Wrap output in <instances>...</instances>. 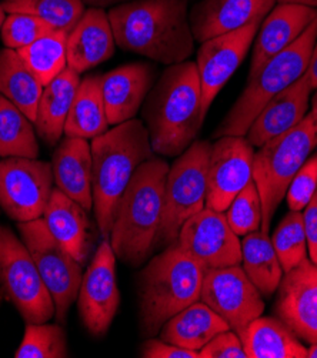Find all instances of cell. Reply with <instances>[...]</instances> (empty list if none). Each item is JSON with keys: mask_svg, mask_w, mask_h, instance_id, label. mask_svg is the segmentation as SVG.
<instances>
[{"mask_svg": "<svg viewBox=\"0 0 317 358\" xmlns=\"http://www.w3.org/2000/svg\"><path fill=\"white\" fill-rule=\"evenodd\" d=\"M199 352L200 358H248L237 333L233 330L219 333Z\"/></svg>", "mask_w": 317, "mask_h": 358, "instance_id": "39", "label": "cell"}, {"mask_svg": "<svg viewBox=\"0 0 317 358\" xmlns=\"http://www.w3.org/2000/svg\"><path fill=\"white\" fill-rule=\"evenodd\" d=\"M116 46L166 66L186 62L195 49L188 0H132L109 12Z\"/></svg>", "mask_w": 317, "mask_h": 358, "instance_id": "1", "label": "cell"}, {"mask_svg": "<svg viewBox=\"0 0 317 358\" xmlns=\"http://www.w3.org/2000/svg\"><path fill=\"white\" fill-rule=\"evenodd\" d=\"M303 223L307 237V250L313 263L317 264V190L303 208Z\"/></svg>", "mask_w": 317, "mask_h": 358, "instance_id": "41", "label": "cell"}, {"mask_svg": "<svg viewBox=\"0 0 317 358\" xmlns=\"http://www.w3.org/2000/svg\"><path fill=\"white\" fill-rule=\"evenodd\" d=\"M127 2H132V0H83L85 5H89L90 8H100V9L115 8Z\"/></svg>", "mask_w": 317, "mask_h": 358, "instance_id": "43", "label": "cell"}, {"mask_svg": "<svg viewBox=\"0 0 317 358\" xmlns=\"http://www.w3.org/2000/svg\"><path fill=\"white\" fill-rule=\"evenodd\" d=\"M311 92L310 83L306 75H303L288 89L269 100L246 133V138L251 141V145L260 148L269 140L297 126L309 113Z\"/></svg>", "mask_w": 317, "mask_h": 358, "instance_id": "20", "label": "cell"}, {"mask_svg": "<svg viewBox=\"0 0 317 358\" xmlns=\"http://www.w3.org/2000/svg\"><path fill=\"white\" fill-rule=\"evenodd\" d=\"M142 116L159 156H181L192 145L204 122L196 62L163 70L142 106Z\"/></svg>", "mask_w": 317, "mask_h": 358, "instance_id": "2", "label": "cell"}, {"mask_svg": "<svg viewBox=\"0 0 317 358\" xmlns=\"http://www.w3.org/2000/svg\"><path fill=\"white\" fill-rule=\"evenodd\" d=\"M204 268L176 240L139 273V326L155 337L174 314L200 300Z\"/></svg>", "mask_w": 317, "mask_h": 358, "instance_id": "5", "label": "cell"}, {"mask_svg": "<svg viewBox=\"0 0 317 358\" xmlns=\"http://www.w3.org/2000/svg\"><path fill=\"white\" fill-rule=\"evenodd\" d=\"M90 149L93 210L101 237L109 238L123 192L139 166L155 152L143 120L136 117L92 138Z\"/></svg>", "mask_w": 317, "mask_h": 358, "instance_id": "3", "label": "cell"}, {"mask_svg": "<svg viewBox=\"0 0 317 358\" xmlns=\"http://www.w3.org/2000/svg\"><path fill=\"white\" fill-rule=\"evenodd\" d=\"M157 69L152 63H129L100 78L106 113L111 126L136 117L156 83Z\"/></svg>", "mask_w": 317, "mask_h": 358, "instance_id": "18", "label": "cell"}, {"mask_svg": "<svg viewBox=\"0 0 317 358\" xmlns=\"http://www.w3.org/2000/svg\"><path fill=\"white\" fill-rule=\"evenodd\" d=\"M200 301L218 313L234 333L265 311L263 296L240 264L204 270Z\"/></svg>", "mask_w": 317, "mask_h": 358, "instance_id": "13", "label": "cell"}, {"mask_svg": "<svg viewBox=\"0 0 317 358\" xmlns=\"http://www.w3.org/2000/svg\"><path fill=\"white\" fill-rule=\"evenodd\" d=\"M210 149V141L195 140L169 169L155 252L178 240L183 224L206 207Z\"/></svg>", "mask_w": 317, "mask_h": 358, "instance_id": "8", "label": "cell"}, {"mask_svg": "<svg viewBox=\"0 0 317 358\" xmlns=\"http://www.w3.org/2000/svg\"><path fill=\"white\" fill-rule=\"evenodd\" d=\"M52 170L56 189L90 211L93 208V186L89 140L64 137L53 153Z\"/></svg>", "mask_w": 317, "mask_h": 358, "instance_id": "24", "label": "cell"}, {"mask_svg": "<svg viewBox=\"0 0 317 358\" xmlns=\"http://www.w3.org/2000/svg\"><path fill=\"white\" fill-rule=\"evenodd\" d=\"M0 289L26 323H48L55 317V303L27 247L5 226H0Z\"/></svg>", "mask_w": 317, "mask_h": 358, "instance_id": "10", "label": "cell"}, {"mask_svg": "<svg viewBox=\"0 0 317 358\" xmlns=\"http://www.w3.org/2000/svg\"><path fill=\"white\" fill-rule=\"evenodd\" d=\"M140 355L145 358H200L199 351L186 350L170 343L163 341L162 338L149 337L142 348H140Z\"/></svg>", "mask_w": 317, "mask_h": 358, "instance_id": "40", "label": "cell"}, {"mask_svg": "<svg viewBox=\"0 0 317 358\" xmlns=\"http://www.w3.org/2000/svg\"><path fill=\"white\" fill-rule=\"evenodd\" d=\"M277 3L299 5V6H306V8L317 9V0H277Z\"/></svg>", "mask_w": 317, "mask_h": 358, "instance_id": "44", "label": "cell"}, {"mask_svg": "<svg viewBox=\"0 0 317 358\" xmlns=\"http://www.w3.org/2000/svg\"><path fill=\"white\" fill-rule=\"evenodd\" d=\"M243 270L263 297H272L283 278V268L267 233L262 230L246 234L241 241Z\"/></svg>", "mask_w": 317, "mask_h": 358, "instance_id": "30", "label": "cell"}, {"mask_svg": "<svg viewBox=\"0 0 317 358\" xmlns=\"http://www.w3.org/2000/svg\"><path fill=\"white\" fill-rule=\"evenodd\" d=\"M230 330L226 321L203 301H196L163 324L160 338L173 345L200 351L219 333Z\"/></svg>", "mask_w": 317, "mask_h": 358, "instance_id": "27", "label": "cell"}, {"mask_svg": "<svg viewBox=\"0 0 317 358\" xmlns=\"http://www.w3.org/2000/svg\"><path fill=\"white\" fill-rule=\"evenodd\" d=\"M304 75L310 83L311 90H316L317 89V39H316V43H314V48H313V52L310 56V62H309V66H307V70Z\"/></svg>", "mask_w": 317, "mask_h": 358, "instance_id": "42", "label": "cell"}, {"mask_svg": "<svg viewBox=\"0 0 317 358\" xmlns=\"http://www.w3.org/2000/svg\"><path fill=\"white\" fill-rule=\"evenodd\" d=\"M6 13H27L48 22L55 30L69 33L86 8L83 0H3Z\"/></svg>", "mask_w": 317, "mask_h": 358, "instance_id": "33", "label": "cell"}, {"mask_svg": "<svg viewBox=\"0 0 317 358\" xmlns=\"http://www.w3.org/2000/svg\"><path fill=\"white\" fill-rule=\"evenodd\" d=\"M42 219L50 234L85 266L93 247L92 224L87 217V210L55 187Z\"/></svg>", "mask_w": 317, "mask_h": 358, "instance_id": "23", "label": "cell"}, {"mask_svg": "<svg viewBox=\"0 0 317 358\" xmlns=\"http://www.w3.org/2000/svg\"><path fill=\"white\" fill-rule=\"evenodd\" d=\"M317 17V9L277 3L263 19L256 34L249 78L272 57L289 48Z\"/></svg>", "mask_w": 317, "mask_h": 358, "instance_id": "21", "label": "cell"}, {"mask_svg": "<svg viewBox=\"0 0 317 358\" xmlns=\"http://www.w3.org/2000/svg\"><path fill=\"white\" fill-rule=\"evenodd\" d=\"M55 29L43 19L27 13H9L0 29L2 42L6 48L19 50L39 41Z\"/></svg>", "mask_w": 317, "mask_h": 358, "instance_id": "37", "label": "cell"}, {"mask_svg": "<svg viewBox=\"0 0 317 358\" xmlns=\"http://www.w3.org/2000/svg\"><path fill=\"white\" fill-rule=\"evenodd\" d=\"M270 240L285 273L303 263L307 259L309 250L302 211L286 214Z\"/></svg>", "mask_w": 317, "mask_h": 358, "instance_id": "34", "label": "cell"}, {"mask_svg": "<svg viewBox=\"0 0 317 358\" xmlns=\"http://www.w3.org/2000/svg\"><path fill=\"white\" fill-rule=\"evenodd\" d=\"M6 12H5V9H3V6L0 5V29H2V26H3V23H5V19H6V15H5Z\"/></svg>", "mask_w": 317, "mask_h": 358, "instance_id": "47", "label": "cell"}, {"mask_svg": "<svg viewBox=\"0 0 317 358\" xmlns=\"http://www.w3.org/2000/svg\"><path fill=\"white\" fill-rule=\"evenodd\" d=\"M17 229L52 296L56 321L63 324L79 296L83 266L50 234L43 219L19 223Z\"/></svg>", "mask_w": 317, "mask_h": 358, "instance_id": "9", "label": "cell"}, {"mask_svg": "<svg viewBox=\"0 0 317 358\" xmlns=\"http://www.w3.org/2000/svg\"><path fill=\"white\" fill-rule=\"evenodd\" d=\"M230 229L240 237L260 230L262 200L255 182L246 186L225 211Z\"/></svg>", "mask_w": 317, "mask_h": 358, "instance_id": "36", "label": "cell"}, {"mask_svg": "<svg viewBox=\"0 0 317 358\" xmlns=\"http://www.w3.org/2000/svg\"><path fill=\"white\" fill-rule=\"evenodd\" d=\"M248 358H307V348L279 317H258L237 333Z\"/></svg>", "mask_w": 317, "mask_h": 358, "instance_id": "26", "label": "cell"}, {"mask_svg": "<svg viewBox=\"0 0 317 358\" xmlns=\"http://www.w3.org/2000/svg\"><path fill=\"white\" fill-rule=\"evenodd\" d=\"M115 50L116 41L108 12L100 8L86 9L67 34V66L80 75L109 60Z\"/></svg>", "mask_w": 317, "mask_h": 358, "instance_id": "22", "label": "cell"}, {"mask_svg": "<svg viewBox=\"0 0 317 358\" xmlns=\"http://www.w3.org/2000/svg\"><path fill=\"white\" fill-rule=\"evenodd\" d=\"M169 169L155 156L140 164L118 203L109 240L116 259L127 266H142L155 252Z\"/></svg>", "mask_w": 317, "mask_h": 358, "instance_id": "4", "label": "cell"}, {"mask_svg": "<svg viewBox=\"0 0 317 358\" xmlns=\"http://www.w3.org/2000/svg\"><path fill=\"white\" fill-rule=\"evenodd\" d=\"M43 85L31 73L17 50H0V94L12 101L33 123Z\"/></svg>", "mask_w": 317, "mask_h": 358, "instance_id": "29", "label": "cell"}, {"mask_svg": "<svg viewBox=\"0 0 317 358\" xmlns=\"http://www.w3.org/2000/svg\"><path fill=\"white\" fill-rule=\"evenodd\" d=\"M310 110H309V115L311 116L313 119V124H314V130H316V134H317V89H316V93L311 99V103H310Z\"/></svg>", "mask_w": 317, "mask_h": 358, "instance_id": "45", "label": "cell"}, {"mask_svg": "<svg viewBox=\"0 0 317 358\" xmlns=\"http://www.w3.org/2000/svg\"><path fill=\"white\" fill-rule=\"evenodd\" d=\"M178 241L204 270L241 263V241L223 211L204 207L183 224Z\"/></svg>", "mask_w": 317, "mask_h": 358, "instance_id": "16", "label": "cell"}, {"mask_svg": "<svg viewBox=\"0 0 317 358\" xmlns=\"http://www.w3.org/2000/svg\"><path fill=\"white\" fill-rule=\"evenodd\" d=\"M255 150L246 136L219 137L210 149L206 207L226 211L233 199L253 182Z\"/></svg>", "mask_w": 317, "mask_h": 358, "instance_id": "14", "label": "cell"}, {"mask_svg": "<svg viewBox=\"0 0 317 358\" xmlns=\"http://www.w3.org/2000/svg\"><path fill=\"white\" fill-rule=\"evenodd\" d=\"M317 190V153L299 169L288 189L286 201L290 211H302Z\"/></svg>", "mask_w": 317, "mask_h": 358, "instance_id": "38", "label": "cell"}, {"mask_svg": "<svg viewBox=\"0 0 317 358\" xmlns=\"http://www.w3.org/2000/svg\"><path fill=\"white\" fill-rule=\"evenodd\" d=\"M80 80V75L67 66L43 87L34 119V129L46 145L56 146L62 138Z\"/></svg>", "mask_w": 317, "mask_h": 358, "instance_id": "25", "label": "cell"}, {"mask_svg": "<svg viewBox=\"0 0 317 358\" xmlns=\"http://www.w3.org/2000/svg\"><path fill=\"white\" fill-rule=\"evenodd\" d=\"M100 78L99 75H89L80 80L64 124L63 134L66 137L92 140L109 130Z\"/></svg>", "mask_w": 317, "mask_h": 358, "instance_id": "28", "label": "cell"}, {"mask_svg": "<svg viewBox=\"0 0 317 358\" xmlns=\"http://www.w3.org/2000/svg\"><path fill=\"white\" fill-rule=\"evenodd\" d=\"M277 0H200L190 13V27L196 42L203 43L253 22H262Z\"/></svg>", "mask_w": 317, "mask_h": 358, "instance_id": "19", "label": "cell"}, {"mask_svg": "<svg viewBox=\"0 0 317 358\" xmlns=\"http://www.w3.org/2000/svg\"><path fill=\"white\" fill-rule=\"evenodd\" d=\"M16 358H64L69 357L67 338L59 324L27 323Z\"/></svg>", "mask_w": 317, "mask_h": 358, "instance_id": "35", "label": "cell"}, {"mask_svg": "<svg viewBox=\"0 0 317 358\" xmlns=\"http://www.w3.org/2000/svg\"><path fill=\"white\" fill-rule=\"evenodd\" d=\"M34 123L0 94V157H39V143Z\"/></svg>", "mask_w": 317, "mask_h": 358, "instance_id": "31", "label": "cell"}, {"mask_svg": "<svg viewBox=\"0 0 317 358\" xmlns=\"http://www.w3.org/2000/svg\"><path fill=\"white\" fill-rule=\"evenodd\" d=\"M307 358H317V343L307 348Z\"/></svg>", "mask_w": 317, "mask_h": 358, "instance_id": "46", "label": "cell"}, {"mask_svg": "<svg viewBox=\"0 0 317 358\" xmlns=\"http://www.w3.org/2000/svg\"><path fill=\"white\" fill-rule=\"evenodd\" d=\"M317 148L313 119L307 116L292 130L280 134L255 153L253 182L262 200V231L269 234L279 204L283 201L293 177Z\"/></svg>", "mask_w": 317, "mask_h": 358, "instance_id": "7", "label": "cell"}, {"mask_svg": "<svg viewBox=\"0 0 317 358\" xmlns=\"http://www.w3.org/2000/svg\"><path fill=\"white\" fill-rule=\"evenodd\" d=\"M316 39L317 17L299 36L297 41L266 62L249 78L248 86L215 130L213 137L246 136L267 101L306 73Z\"/></svg>", "mask_w": 317, "mask_h": 358, "instance_id": "6", "label": "cell"}, {"mask_svg": "<svg viewBox=\"0 0 317 358\" xmlns=\"http://www.w3.org/2000/svg\"><path fill=\"white\" fill-rule=\"evenodd\" d=\"M53 185L49 162L26 157L0 160V207L17 223L43 217Z\"/></svg>", "mask_w": 317, "mask_h": 358, "instance_id": "11", "label": "cell"}, {"mask_svg": "<svg viewBox=\"0 0 317 358\" xmlns=\"http://www.w3.org/2000/svg\"><path fill=\"white\" fill-rule=\"evenodd\" d=\"M276 315L309 344L317 343V264L304 260L283 274L274 304Z\"/></svg>", "mask_w": 317, "mask_h": 358, "instance_id": "17", "label": "cell"}, {"mask_svg": "<svg viewBox=\"0 0 317 358\" xmlns=\"http://www.w3.org/2000/svg\"><path fill=\"white\" fill-rule=\"evenodd\" d=\"M79 314L86 330L96 337L109 331L120 304L116 280V256L109 238L97 245L83 274L79 290Z\"/></svg>", "mask_w": 317, "mask_h": 358, "instance_id": "12", "label": "cell"}, {"mask_svg": "<svg viewBox=\"0 0 317 358\" xmlns=\"http://www.w3.org/2000/svg\"><path fill=\"white\" fill-rule=\"evenodd\" d=\"M263 22V20H262ZM262 22L225 33L202 43L196 66L202 87V113L206 117L211 103L248 56Z\"/></svg>", "mask_w": 317, "mask_h": 358, "instance_id": "15", "label": "cell"}, {"mask_svg": "<svg viewBox=\"0 0 317 358\" xmlns=\"http://www.w3.org/2000/svg\"><path fill=\"white\" fill-rule=\"evenodd\" d=\"M67 34L63 30H53L39 41L17 50L43 87L67 67Z\"/></svg>", "mask_w": 317, "mask_h": 358, "instance_id": "32", "label": "cell"}]
</instances>
